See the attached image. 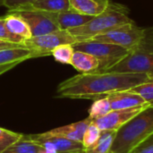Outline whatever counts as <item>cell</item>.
Here are the masks:
<instances>
[{
  "label": "cell",
  "mask_w": 153,
  "mask_h": 153,
  "mask_svg": "<svg viewBox=\"0 0 153 153\" xmlns=\"http://www.w3.org/2000/svg\"><path fill=\"white\" fill-rule=\"evenodd\" d=\"M145 74L120 72H93L79 74L60 82L56 98L96 100L111 93L128 91L149 81Z\"/></svg>",
  "instance_id": "cell-1"
},
{
  "label": "cell",
  "mask_w": 153,
  "mask_h": 153,
  "mask_svg": "<svg viewBox=\"0 0 153 153\" xmlns=\"http://www.w3.org/2000/svg\"><path fill=\"white\" fill-rule=\"evenodd\" d=\"M129 17V9L126 4L111 0L108 8L101 13L93 16L87 23L68 30L77 42L85 41L93 37L107 32L120 25L133 22Z\"/></svg>",
  "instance_id": "cell-2"
},
{
  "label": "cell",
  "mask_w": 153,
  "mask_h": 153,
  "mask_svg": "<svg viewBox=\"0 0 153 153\" xmlns=\"http://www.w3.org/2000/svg\"><path fill=\"white\" fill-rule=\"evenodd\" d=\"M153 134V108L137 114L117 131L111 153H131Z\"/></svg>",
  "instance_id": "cell-3"
},
{
  "label": "cell",
  "mask_w": 153,
  "mask_h": 153,
  "mask_svg": "<svg viewBox=\"0 0 153 153\" xmlns=\"http://www.w3.org/2000/svg\"><path fill=\"white\" fill-rule=\"evenodd\" d=\"M107 72L145 74L153 78V27L145 28L137 46Z\"/></svg>",
  "instance_id": "cell-4"
},
{
  "label": "cell",
  "mask_w": 153,
  "mask_h": 153,
  "mask_svg": "<svg viewBox=\"0 0 153 153\" xmlns=\"http://www.w3.org/2000/svg\"><path fill=\"white\" fill-rule=\"evenodd\" d=\"M74 50H80L94 56L100 63L96 72H107L123 60L130 51L123 47L97 40H85L73 45Z\"/></svg>",
  "instance_id": "cell-5"
},
{
  "label": "cell",
  "mask_w": 153,
  "mask_h": 153,
  "mask_svg": "<svg viewBox=\"0 0 153 153\" xmlns=\"http://www.w3.org/2000/svg\"><path fill=\"white\" fill-rule=\"evenodd\" d=\"M144 32L145 28H141L137 26L134 22H133L97 35L89 40H97L115 44L131 51L137 46L144 35Z\"/></svg>",
  "instance_id": "cell-6"
},
{
  "label": "cell",
  "mask_w": 153,
  "mask_h": 153,
  "mask_svg": "<svg viewBox=\"0 0 153 153\" xmlns=\"http://www.w3.org/2000/svg\"><path fill=\"white\" fill-rule=\"evenodd\" d=\"M75 43H77L76 39L68 30H57L44 35L31 37L24 42L25 47L32 50L38 57L51 56L52 51L59 45Z\"/></svg>",
  "instance_id": "cell-7"
},
{
  "label": "cell",
  "mask_w": 153,
  "mask_h": 153,
  "mask_svg": "<svg viewBox=\"0 0 153 153\" xmlns=\"http://www.w3.org/2000/svg\"><path fill=\"white\" fill-rule=\"evenodd\" d=\"M18 13L29 24L32 37L44 35L59 30L54 13L36 10H12Z\"/></svg>",
  "instance_id": "cell-8"
},
{
  "label": "cell",
  "mask_w": 153,
  "mask_h": 153,
  "mask_svg": "<svg viewBox=\"0 0 153 153\" xmlns=\"http://www.w3.org/2000/svg\"><path fill=\"white\" fill-rule=\"evenodd\" d=\"M149 107H150L149 104H145L143 106L126 108V109L112 110L104 117H101L97 119H93L92 123L100 131H106V130L117 131L125 124L130 121L133 117H134L137 114H139L143 109Z\"/></svg>",
  "instance_id": "cell-9"
},
{
  "label": "cell",
  "mask_w": 153,
  "mask_h": 153,
  "mask_svg": "<svg viewBox=\"0 0 153 153\" xmlns=\"http://www.w3.org/2000/svg\"><path fill=\"white\" fill-rule=\"evenodd\" d=\"M23 138L34 143L48 142L55 147L57 153H85V147L82 143L74 142L65 138L51 136L46 133L23 135Z\"/></svg>",
  "instance_id": "cell-10"
},
{
  "label": "cell",
  "mask_w": 153,
  "mask_h": 153,
  "mask_svg": "<svg viewBox=\"0 0 153 153\" xmlns=\"http://www.w3.org/2000/svg\"><path fill=\"white\" fill-rule=\"evenodd\" d=\"M107 98L108 99L112 110L126 109L148 104L142 96L131 90L117 91L109 94Z\"/></svg>",
  "instance_id": "cell-11"
},
{
  "label": "cell",
  "mask_w": 153,
  "mask_h": 153,
  "mask_svg": "<svg viewBox=\"0 0 153 153\" xmlns=\"http://www.w3.org/2000/svg\"><path fill=\"white\" fill-rule=\"evenodd\" d=\"M92 119L89 117L82 121L73 123L65 126L57 127L55 129H52L50 131L45 132L47 134L56 137H61L65 138L68 140H72L74 142L82 143L83 134L87 129V127L91 124Z\"/></svg>",
  "instance_id": "cell-12"
},
{
  "label": "cell",
  "mask_w": 153,
  "mask_h": 153,
  "mask_svg": "<svg viewBox=\"0 0 153 153\" xmlns=\"http://www.w3.org/2000/svg\"><path fill=\"white\" fill-rule=\"evenodd\" d=\"M4 22L7 30L13 36L26 41L32 37L30 28L27 22L16 12L8 11L3 16Z\"/></svg>",
  "instance_id": "cell-13"
},
{
  "label": "cell",
  "mask_w": 153,
  "mask_h": 153,
  "mask_svg": "<svg viewBox=\"0 0 153 153\" xmlns=\"http://www.w3.org/2000/svg\"><path fill=\"white\" fill-rule=\"evenodd\" d=\"M56 22L59 30H70L82 26L92 19L93 16L75 12L72 9L54 13Z\"/></svg>",
  "instance_id": "cell-14"
},
{
  "label": "cell",
  "mask_w": 153,
  "mask_h": 153,
  "mask_svg": "<svg viewBox=\"0 0 153 153\" xmlns=\"http://www.w3.org/2000/svg\"><path fill=\"white\" fill-rule=\"evenodd\" d=\"M70 9L82 14L96 16L104 12L111 0H68Z\"/></svg>",
  "instance_id": "cell-15"
},
{
  "label": "cell",
  "mask_w": 153,
  "mask_h": 153,
  "mask_svg": "<svg viewBox=\"0 0 153 153\" xmlns=\"http://www.w3.org/2000/svg\"><path fill=\"white\" fill-rule=\"evenodd\" d=\"M69 9L70 4L68 0H36L13 10H36L49 13H59L67 11Z\"/></svg>",
  "instance_id": "cell-16"
},
{
  "label": "cell",
  "mask_w": 153,
  "mask_h": 153,
  "mask_svg": "<svg viewBox=\"0 0 153 153\" xmlns=\"http://www.w3.org/2000/svg\"><path fill=\"white\" fill-rule=\"evenodd\" d=\"M37 57L38 56L26 47L5 48L0 50V65L17 62L22 63L25 60Z\"/></svg>",
  "instance_id": "cell-17"
},
{
  "label": "cell",
  "mask_w": 153,
  "mask_h": 153,
  "mask_svg": "<svg viewBox=\"0 0 153 153\" xmlns=\"http://www.w3.org/2000/svg\"><path fill=\"white\" fill-rule=\"evenodd\" d=\"M71 65L80 72V74H87L96 72L99 68L100 63L94 56L83 51L75 50L72 58Z\"/></svg>",
  "instance_id": "cell-18"
},
{
  "label": "cell",
  "mask_w": 153,
  "mask_h": 153,
  "mask_svg": "<svg viewBox=\"0 0 153 153\" xmlns=\"http://www.w3.org/2000/svg\"><path fill=\"white\" fill-rule=\"evenodd\" d=\"M117 131L106 130L101 131L100 138L91 146L85 149V153H111Z\"/></svg>",
  "instance_id": "cell-19"
},
{
  "label": "cell",
  "mask_w": 153,
  "mask_h": 153,
  "mask_svg": "<svg viewBox=\"0 0 153 153\" xmlns=\"http://www.w3.org/2000/svg\"><path fill=\"white\" fill-rule=\"evenodd\" d=\"M74 48L72 44H62L57 46L51 53L54 59L63 65H71L74 53Z\"/></svg>",
  "instance_id": "cell-20"
},
{
  "label": "cell",
  "mask_w": 153,
  "mask_h": 153,
  "mask_svg": "<svg viewBox=\"0 0 153 153\" xmlns=\"http://www.w3.org/2000/svg\"><path fill=\"white\" fill-rule=\"evenodd\" d=\"M110 111H112V109L108 99L107 97L101 98L94 100L93 104L89 108V117L92 120L97 119L106 116Z\"/></svg>",
  "instance_id": "cell-21"
},
{
  "label": "cell",
  "mask_w": 153,
  "mask_h": 153,
  "mask_svg": "<svg viewBox=\"0 0 153 153\" xmlns=\"http://www.w3.org/2000/svg\"><path fill=\"white\" fill-rule=\"evenodd\" d=\"M40 150L41 148L38 144L24 139L22 136L20 141L13 144L3 153H40Z\"/></svg>",
  "instance_id": "cell-22"
},
{
  "label": "cell",
  "mask_w": 153,
  "mask_h": 153,
  "mask_svg": "<svg viewBox=\"0 0 153 153\" xmlns=\"http://www.w3.org/2000/svg\"><path fill=\"white\" fill-rule=\"evenodd\" d=\"M23 134L0 127V153L4 152L9 147L22 138Z\"/></svg>",
  "instance_id": "cell-23"
},
{
  "label": "cell",
  "mask_w": 153,
  "mask_h": 153,
  "mask_svg": "<svg viewBox=\"0 0 153 153\" xmlns=\"http://www.w3.org/2000/svg\"><path fill=\"white\" fill-rule=\"evenodd\" d=\"M131 91L136 92L145 100L146 103L150 105V107L153 108V78H151L149 81L135 86L131 89Z\"/></svg>",
  "instance_id": "cell-24"
},
{
  "label": "cell",
  "mask_w": 153,
  "mask_h": 153,
  "mask_svg": "<svg viewBox=\"0 0 153 153\" xmlns=\"http://www.w3.org/2000/svg\"><path fill=\"white\" fill-rule=\"evenodd\" d=\"M100 133L101 131L91 122V124L87 127L82 141V143L83 144L85 149L91 146L97 142V140L100 136Z\"/></svg>",
  "instance_id": "cell-25"
},
{
  "label": "cell",
  "mask_w": 153,
  "mask_h": 153,
  "mask_svg": "<svg viewBox=\"0 0 153 153\" xmlns=\"http://www.w3.org/2000/svg\"><path fill=\"white\" fill-rule=\"evenodd\" d=\"M0 40L3 41H7V42H12V43H16V44H20V45H24V40L17 38L15 36H13V34H11L7 29L5 28L4 22V19L3 16L0 17Z\"/></svg>",
  "instance_id": "cell-26"
},
{
  "label": "cell",
  "mask_w": 153,
  "mask_h": 153,
  "mask_svg": "<svg viewBox=\"0 0 153 153\" xmlns=\"http://www.w3.org/2000/svg\"><path fill=\"white\" fill-rule=\"evenodd\" d=\"M131 153H153V134L138 145Z\"/></svg>",
  "instance_id": "cell-27"
},
{
  "label": "cell",
  "mask_w": 153,
  "mask_h": 153,
  "mask_svg": "<svg viewBox=\"0 0 153 153\" xmlns=\"http://www.w3.org/2000/svg\"><path fill=\"white\" fill-rule=\"evenodd\" d=\"M34 1L36 0H4V6L7 7L8 10H13L17 7L32 3Z\"/></svg>",
  "instance_id": "cell-28"
},
{
  "label": "cell",
  "mask_w": 153,
  "mask_h": 153,
  "mask_svg": "<svg viewBox=\"0 0 153 153\" xmlns=\"http://www.w3.org/2000/svg\"><path fill=\"white\" fill-rule=\"evenodd\" d=\"M21 63L20 62H17V63H12V64H6V65H0V75H2L3 74L10 71L11 69L14 68L15 66H17L18 65H20Z\"/></svg>",
  "instance_id": "cell-29"
},
{
  "label": "cell",
  "mask_w": 153,
  "mask_h": 153,
  "mask_svg": "<svg viewBox=\"0 0 153 153\" xmlns=\"http://www.w3.org/2000/svg\"><path fill=\"white\" fill-rule=\"evenodd\" d=\"M17 47H25L24 45H20L16 43H12V42H7V41H3L0 43V50L5 49V48H17Z\"/></svg>",
  "instance_id": "cell-30"
},
{
  "label": "cell",
  "mask_w": 153,
  "mask_h": 153,
  "mask_svg": "<svg viewBox=\"0 0 153 153\" xmlns=\"http://www.w3.org/2000/svg\"><path fill=\"white\" fill-rule=\"evenodd\" d=\"M0 6H4V0H0Z\"/></svg>",
  "instance_id": "cell-31"
},
{
  "label": "cell",
  "mask_w": 153,
  "mask_h": 153,
  "mask_svg": "<svg viewBox=\"0 0 153 153\" xmlns=\"http://www.w3.org/2000/svg\"><path fill=\"white\" fill-rule=\"evenodd\" d=\"M1 42H3V40H0V43H1Z\"/></svg>",
  "instance_id": "cell-32"
}]
</instances>
